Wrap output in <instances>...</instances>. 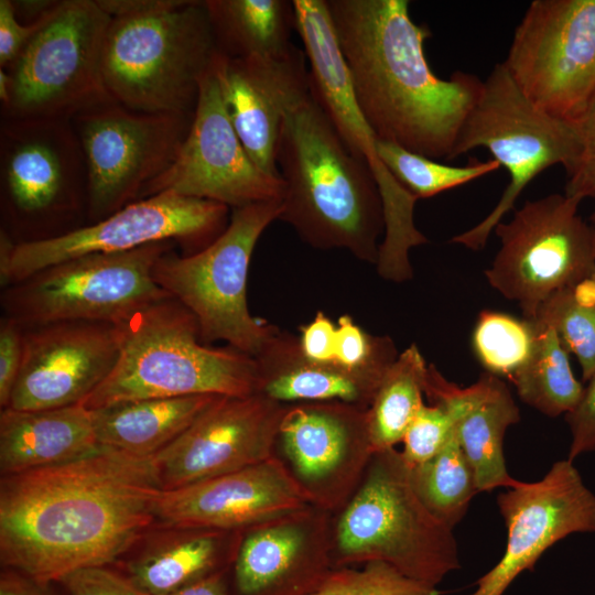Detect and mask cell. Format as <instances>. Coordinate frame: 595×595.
I'll return each mask as SVG.
<instances>
[{"label": "cell", "mask_w": 595, "mask_h": 595, "mask_svg": "<svg viewBox=\"0 0 595 595\" xmlns=\"http://www.w3.org/2000/svg\"><path fill=\"white\" fill-rule=\"evenodd\" d=\"M594 277V275H593ZM554 292L529 320L537 326L551 327L562 346L573 354L584 381L595 375V280Z\"/></svg>", "instance_id": "cell-34"}, {"label": "cell", "mask_w": 595, "mask_h": 595, "mask_svg": "<svg viewBox=\"0 0 595 595\" xmlns=\"http://www.w3.org/2000/svg\"><path fill=\"white\" fill-rule=\"evenodd\" d=\"M589 226L592 227V230H593V234H594V238H595V205H594V209L591 214V217H589Z\"/></svg>", "instance_id": "cell-51"}, {"label": "cell", "mask_w": 595, "mask_h": 595, "mask_svg": "<svg viewBox=\"0 0 595 595\" xmlns=\"http://www.w3.org/2000/svg\"><path fill=\"white\" fill-rule=\"evenodd\" d=\"M217 48L204 1L155 0L112 17L101 57L106 89L125 107L194 115Z\"/></svg>", "instance_id": "cell-5"}, {"label": "cell", "mask_w": 595, "mask_h": 595, "mask_svg": "<svg viewBox=\"0 0 595 595\" xmlns=\"http://www.w3.org/2000/svg\"><path fill=\"white\" fill-rule=\"evenodd\" d=\"M374 453L366 408L343 401L286 404L274 455L311 505L333 515L343 509Z\"/></svg>", "instance_id": "cell-16"}, {"label": "cell", "mask_w": 595, "mask_h": 595, "mask_svg": "<svg viewBox=\"0 0 595 595\" xmlns=\"http://www.w3.org/2000/svg\"><path fill=\"white\" fill-rule=\"evenodd\" d=\"M120 353L116 325L58 322L23 331L20 372L9 405L45 410L82 403L111 372Z\"/></svg>", "instance_id": "cell-21"}, {"label": "cell", "mask_w": 595, "mask_h": 595, "mask_svg": "<svg viewBox=\"0 0 595 595\" xmlns=\"http://www.w3.org/2000/svg\"><path fill=\"white\" fill-rule=\"evenodd\" d=\"M295 31L309 62L310 87L350 153L365 162L378 185L389 231L414 226L418 201L383 165L376 151L377 137L354 94L340 52L327 0H293Z\"/></svg>", "instance_id": "cell-20"}, {"label": "cell", "mask_w": 595, "mask_h": 595, "mask_svg": "<svg viewBox=\"0 0 595 595\" xmlns=\"http://www.w3.org/2000/svg\"><path fill=\"white\" fill-rule=\"evenodd\" d=\"M376 151L389 172L416 198H429L500 169L497 161L472 160L464 166L437 162L377 139Z\"/></svg>", "instance_id": "cell-35"}, {"label": "cell", "mask_w": 595, "mask_h": 595, "mask_svg": "<svg viewBox=\"0 0 595 595\" xmlns=\"http://www.w3.org/2000/svg\"><path fill=\"white\" fill-rule=\"evenodd\" d=\"M399 353L389 336H375L350 315L336 322L335 363L348 370L385 375Z\"/></svg>", "instance_id": "cell-38"}, {"label": "cell", "mask_w": 595, "mask_h": 595, "mask_svg": "<svg viewBox=\"0 0 595 595\" xmlns=\"http://www.w3.org/2000/svg\"><path fill=\"white\" fill-rule=\"evenodd\" d=\"M532 326L530 354L510 380L523 403L550 418L565 415L578 404L585 386L574 376L570 354L556 333L548 326Z\"/></svg>", "instance_id": "cell-31"}, {"label": "cell", "mask_w": 595, "mask_h": 595, "mask_svg": "<svg viewBox=\"0 0 595 595\" xmlns=\"http://www.w3.org/2000/svg\"><path fill=\"white\" fill-rule=\"evenodd\" d=\"M593 278H594V280H595V274H594V277H593Z\"/></svg>", "instance_id": "cell-52"}, {"label": "cell", "mask_w": 595, "mask_h": 595, "mask_svg": "<svg viewBox=\"0 0 595 595\" xmlns=\"http://www.w3.org/2000/svg\"><path fill=\"white\" fill-rule=\"evenodd\" d=\"M455 431V420L440 403H425L407 429L400 451L408 466L421 465L436 455Z\"/></svg>", "instance_id": "cell-39"}, {"label": "cell", "mask_w": 595, "mask_h": 595, "mask_svg": "<svg viewBox=\"0 0 595 595\" xmlns=\"http://www.w3.org/2000/svg\"><path fill=\"white\" fill-rule=\"evenodd\" d=\"M162 493L154 456L104 447L1 476V565L52 584L115 564L155 523Z\"/></svg>", "instance_id": "cell-1"}, {"label": "cell", "mask_w": 595, "mask_h": 595, "mask_svg": "<svg viewBox=\"0 0 595 595\" xmlns=\"http://www.w3.org/2000/svg\"><path fill=\"white\" fill-rule=\"evenodd\" d=\"M580 203L558 193L526 201L494 229L499 249L485 277L523 318H533L554 292L595 274V238L577 214Z\"/></svg>", "instance_id": "cell-11"}, {"label": "cell", "mask_w": 595, "mask_h": 595, "mask_svg": "<svg viewBox=\"0 0 595 595\" xmlns=\"http://www.w3.org/2000/svg\"><path fill=\"white\" fill-rule=\"evenodd\" d=\"M357 104L377 139L433 160H451L483 82L455 72L433 73L425 25L408 0H327Z\"/></svg>", "instance_id": "cell-2"}, {"label": "cell", "mask_w": 595, "mask_h": 595, "mask_svg": "<svg viewBox=\"0 0 595 595\" xmlns=\"http://www.w3.org/2000/svg\"><path fill=\"white\" fill-rule=\"evenodd\" d=\"M332 558L334 569L382 561L433 586L461 566L453 529L422 502L396 447L374 453L357 490L333 515Z\"/></svg>", "instance_id": "cell-6"}, {"label": "cell", "mask_w": 595, "mask_h": 595, "mask_svg": "<svg viewBox=\"0 0 595 595\" xmlns=\"http://www.w3.org/2000/svg\"><path fill=\"white\" fill-rule=\"evenodd\" d=\"M17 19L23 24H32L47 17L61 0H11Z\"/></svg>", "instance_id": "cell-48"}, {"label": "cell", "mask_w": 595, "mask_h": 595, "mask_svg": "<svg viewBox=\"0 0 595 595\" xmlns=\"http://www.w3.org/2000/svg\"><path fill=\"white\" fill-rule=\"evenodd\" d=\"M253 358L258 393L284 404L343 401L368 409L385 376L311 361L302 354L299 337L280 329Z\"/></svg>", "instance_id": "cell-27"}, {"label": "cell", "mask_w": 595, "mask_h": 595, "mask_svg": "<svg viewBox=\"0 0 595 595\" xmlns=\"http://www.w3.org/2000/svg\"><path fill=\"white\" fill-rule=\"evenodd\" d=\"M51 585L39 583L17 571L4 569L0 577V595H54Z\"/></svg>", "instance_id": "cell-46"}, {"label": "cell", "mask_w": 595, "mask_h": 595, "mask_svg": "<svg viewBox=\"0 0 595 595\" xmlns=\"http://www.w3.org/2000/svg\"><path fill=\"white\" fill-rule=\"evenodd\" d=\"M311 595H440L436 586L412 578L389 563L370 561L359 570L333 569Z\"/></svg>", "instance_id": "cell-37"}, {"label": "cell", "mask_w": 595, "mask_h": 595, "mask_svg": "<svg viewBox=\"0 0 595 595\" xmlns=\"http://www.w3.org/2000/svg\"><path fill=\"white\" fill-rule=\"evenodd\" d=\"M502 63L534 106L576 122L595 95V0H533Z\"/></svg>", "instance_id": "cell-13"}, {"label": "cell", "mask_w": 595, "mask_h": 595, "mask_svg": "<svg viewBox=\"0 0 595 595\" xmlns=\"http://www.w3.org/2000/svg\"><path fill=\"white\" fill-rule=\"evenodd\" d=\"M116 326L119 357L82 402L88 410L152 398L258 393L255 358L229 346L208 347L194 315L173 298L143 307Z\"/></svg>", "instance_id": "cell-4"}, {"label": "cell", "mask_w": 595, "mask_h": 595, "mask_svg": "<svg viewBox=\"0 0 595 595\" xmlns=\"http://www.w3.org/2000/svg\"><path fill=\"white\" fill-rule=\"evenodd\" d=\"M578 404L567 414L571 442L567 458L595 452V375L587 381Z\"/></svg>", "instance_id": "cell-43"}, {"label": "cell", "mask_w": 595, "mask_h": 595, "mask_svg": "<svg viewBox=\"0 0 595 595\" xmlns=\"http://www.w3.org/2000/svg\"><path fill=\"white\" fill-rule=\"evenodd\" d=\"M162 192L213 201L229 208L282 201L281 177L250 158L228 117L213 72L203 77L188 134L173 164L141 193Z\"/></svg>", "instance_id": "cell-17"}, {"label": "cell", "mask_w": 595, "mask_h": 595, "mask_svg": "<svg viewBox=\"0 0 595 595\" xmlns=\"http://www.w3.org/2000/svg\"><path fill=\"white\" fill-rule=\"evenodd\" d=\"M333 513L314 505L250 527L229 570L230 595H311L333 567Z\"/></svg>", "instance_id": "cell-22"}, {"label": "cell", "mask_w": 595, "mask_h": 595, "mask_svg": "<svg viewBox=\"0 0 595 595\" xmlns=\"http://www.w3.org/2000/svg\"><path fill=\"white\" fill-rule=\"evenodd\" d=\"M497 505L507 530L505 552L469 595H504L556 542L595 532V494L567 457L552 464L541 479L506 488Z\"/></svg>", "instance_id": "cell-18"}, {"label": "cell", "mask_w": 595, "mask_h": 595, "mask_svg": "<svg viewBox=\"0 0 595 595\" xmlns=\"http://www.w3.org/2000/svg\"><path fill=\"white\" fill-rule=\"evenodd\" d=\"M10 94V76L8 72L0 68V104L4 106L9 100Z\"/></svg>", "instance_id": "cell-50"}, {"label": "cell", "mask_w": 595, "mask_h": 595, "mask_svg": "<svg viewBox=\"0 0 595 595\" xmlns=\"http://www.w3.org/2000/svg\"><path fill=\"white\" fill-rule=\"evenodd\" d=\"M111 17L97 0H61L15 62L2 119H72L113 100L101 69Z\"/></svg>", "instance_id": "cell-9"}, {"label": "cell", "mask_w": 595, "mask_h": 595, "mask_svg": "<svg viewBox=\"0 0 595 595\" xmlns=\"http://www.w3.org/2000/svg\"><path fill=\"white\" fill-rule=\"evenodd\" d=\"M424 394L430 403L444 405L453 415L479 493L519 482L507 469L504 440L508 428L520 421V410L501 378L485 372L475 383L459 387L430 364Z\"/></svg>", "instance_id": "cell-25"}, {"label": "cell", "mask_w": 595, "mask_h": 595, "mask_svg": "<svg viewBox=\"0 0 595 595\" xmlns=\"http://www.w3.org/2000/svg\"><path fill=\"white\" fill-rule=\"evenodd\" d=\"M173 242L89 253L48 267L3 294L8 317L22 327L58 322L118 325L136 312L171 298L153 278L156 260Z\"/></svg>", "instance_id": "cell-10"}, {"label": "cell", "mask_w": 595, "mask_h": 595, "mask_svg": "<svg viewBox=\"0 0 595 595\" xmlns=\"http://www.w3.org/2000/svg\"><path fill=\"white\" fill-rule=\"evenodd\" d=\"M67 595H147L118 570L89 566L76 570L60 582Z\"/></svg>", "instance_id": "cell-41"}, {"label": "cell", "mask_w": 595, "mask_h": 595, "mask_svg": "<svg viewBox=\"0 0 595 595\" xmlns=\"http://www.w3.org/2000/svg\"><path fill=\"white\" fill-rule=\"evenodd\" d=\"M213 72L246 151L264 173L281 177L275 153L283 119L311 90L304 51L295 47L281 58H230L217 53Z\"/></svg>", "instance_id": "cell-24"}, {"label": "cell", "mask_w": 595, "mask_h": 595, "mask_svg": "<svg viewBox=\"0 0 595 595\" xmlns=\"http://www.w3.org/2000/svg\"><path fill=\"white\" fill-rule=\"evenodd\" d=\"M428 364L415 344L399 353L367 409L374 451L393 448L425 404Z\"/></svg>", "instance_id": "cell-32"}, {"label": "cell", "mask_w": 595, "mask_h": 595, "mask_svg": "<svg viewBox=\"0 0 595 595\" xmlns=\"http://www.w3.org/2000/svg\"><path fill=\"white\" fill-rule=\"evenodd\" d=\"M48 15L23 24L15 17L12 1L0 0V68L8 69L15 62Z\"/></svg>", "instance_id": "cell-44"}, {"label": "cell", "mask_w": 595, "mask_h": 595, "mask_svg": "<svg viewBox=\"0 0 595 595\" xmlns=\"http://www.w3.org/2000/svg\"><path fill=\"white\" fill-rule=\"evenodd\" d=\"M23 329L14 320L4 316L0 324V405H9L22 363Z\"/></svg>", "instance_id": "cell-42"}, {"label": "cell", "mask_w": 595, "mask_h": 595, "mask_svg": "<svg viewBox=\"0 0 595 595\" xmlns=\"http://www.w3.org/2000/svg\"><path fill=\"white\" fill-rule=\"evenodd\" d=\"M476 148L491 153L493 160L507 171L509 182L483 220L451 239L475 251L486 246L495 227L539 174L558 164L566 171L573 164L581 150V137L575 122L553 117L534 106L504 63H499L483 82L451 160Z\"/></svg>", "instance_id": "cell-8"}, {"label": "cell", "mask_w": 595, "mask_h": 595, "mask_svg": "<svg viewBox=\"0 0 595 595\" xmlns=\"http://www.w3.org/2000/svg\"><path fill=\"white\" fill-rule=\"evenodd\" d=\"M218 397L196 394L120 402L90 410L98 445L154 456L178 437Z\"/></svg>", "instance_id": "cell-29"}, {"label": "cell", "mask_w": 595, "mask_h": 595, "mask_svg": "<svg viewBox=\"0 0 595 595\" xmlns=\"http://www.w3.org/2000/svg\"><path fill=\"white\" fill-rule=\"evenodd\" d=\"M275 161L284 183L279 220L313 248L343 249L376 266L385 235L378 185L311 90L286 112Z\"/></svg>", "instance_id": "cell-3"}, {"label": "cell", "mask_w": 595, "mask_h": 595, "mask_svg": "<svg viewBox=\"0 0 595 595\" xmlns=\"http://www.w3.org/2000/svg\"><path fill=\"white\" fill-rule=\"evenodd\" d=\"M217 53L230 58H281L295 46L290 0H204Z\"/></svg>", "instance_id": "cell-30"}, {"label": "cell", "mask_w": 595, "mask_h": 595, "mask_svg": "<svg viewBox=\"0 0 595 595\" xmlns=\"http://www.w3.org/2000/svg\"><path fill=\"white\" fill-rule=\"evenodd\" d=\"M99 447L91 411L82 403L45 410H1V476L68 463Z\"/></svg>", "instance_id": "cell-28"}, {"label": "cell", "mask_w": 595, "mask_h": 595, "mask_svg": "<svg viewBox=\"0 0 595 595\" xmlns=\"http://www.w3.org/2000/svg\"><path fill=\"white\" fill-rule=\"evenodd\" d=\"M228 213L229 207L220 203L174 192L137 199L101 220L61 236L17 242L8 285L89 253L122 252L155 242H178L193 253L224 232Z\"/></svg>", "instance_id": "cell-14"}, {"label": "cell", "mask_w": 595, "mask_h": 595, "mask_svg": "<svg viewBox=\"0 0 595 595\" xmlns=\"http://www.w3.org/2000/svg\"><path fill=\"white\" fill-rule=\"evenodd\" d=\"M575 123L581 137V150L566 170L564 194L581 202L587 197L595 199V95Z\"/></svg>", "instance_id": "cell-40"}, {"label": "cell", "mask_w": 595, "mask_h": 595, "mask_svg": "<svg viewBox=\"0 0 595 595\" xmlns=\"http://www.w3.org/2000/svg\"><path fill=\"white\" fill-rule=\"evenodd\" d=\"M229 570L216 572L169 595H230Z\"/></svg>", "instance_id": "cell-47"}, {"label": "cell", "mask_w": 595, "mask_h": 595, "mask_svg": "<svg viewBox=\"0 0 595 595\" xmlns=\"http://www.w3.org/2000/svg\"><path fill=\"white\" fill-rule=\"evenodd\" d=\"M310 502L275 455L258 464L163 490L155 523L244 531Z\"/></svg>", "instance_id": "cell-23"}, {"label": "cell", "mask_w": 595, "mask_h": 595, "mask_svg": "<svg viewBox=\"0 0 595 595\" xmlns=\"http://www.w3.org/2000/svg\"><path fill=\"white\" fill-rule=\"evenodd\" d=\"M242 532L154 523L118 571L147 595H169L230 569Z\"/></svg>", "instance_id": "cell-26"}, {"label": "cell", "mask_w": 595, "mask_h": 595, "mask_svg": "<svg viewBox=\"0 0 595 595\" xmlns=\"http://www.w3.org/2000/svg\"><path fill=\"white\" fill-rule=\"evenodd\" d=\"M534 328L527 318L484 310L479 313L472 336L477 360L488 374L511 379L528 358Z\"/></svg>", "instance_id": "cell-36"}, {"label": "cell", "mask_w": 595, "mask_h": 595, "mask_svg": "<svg viewBox=\"0 0 595 595\" xmlns=\"http://www.w3.org/2000/svg\"><path fill=\"white\" fill-rule=\"evenodd\" d=\"M281 212L280 201L234 208L227 228L207 247L183 256L170 249L156 260L154 281L194 315L204 344L225 340L256 357L279 331L251 315L247 278L259 238Z\"/></svg>", "instance_id": "cell-7"}, {"label": "cell", "mask_w": 595, "mask_h": 595, "mask_svg": "<svg viewBox=\"0 0 595 595\" xmlns=\"http://www.w3.org/2000/svg\"><path fill=\"white\" fill-rule=\"evenodd\" d=\"M193 118L136 111L109 100L71 119L86 160L91 223L140 198L175 161Z\"/></svg>", "instance_id": "cell-12"}, {"label": "cell", "mask_w": 595, "mask_h": 595, "mask_svg": "<svg viewBox=\"0 0 595 595\" xmlns=\"http://www.w3.org/2000/svg\"><path fill=\"white\" fill-rule=\"evenodd\" d=\"M299 344L305 358L314 363H335L336 323L322 311L300 327Z\"/></svg>", "instance_id": "cell-45"}, {"label": "cell", "mask_w": 595, "mask_h": 595, "mask_svg": "<svg viewBox=\"0 0 595 595\" xmlns=\"http://www.w3.org/2000/svg\"><path fill=\"white\" fill-rule=\"evenodd\" d=\"M410 477L425 507L452 529L464 518L473 497L479 493L456 428L436 455L410 468Z\"/></svg>", "instance_id": "cell-33"}, {"label": "cell", "mask_w": 595, "mask_h": 595, "mask_svg": "<svg viewBox=\"0 0 595 595\" xmlns=\"http://www.w3.org/2000/svg\"><path fill=\"white\" fill-rule=\"evenodd\" d=\"M2 199L20 227L44 229L88 209V172L71 119H2Z\"/></svg>", "instance_id": "cell-15"}, {"label": "cell", "mask_w": 595, "mask_h": 595, "mask_svg": "<svg viewBox=\"0 0 595 595\" xmlns=\"http://www.w3.org/2000/svg\"><path fill=\"white\" fill-rule=\"evenodd\" d=\"M285 408L261 393L218 397L154 455L162 489L185 487L270 458Z\"/></svg>", "instance_id": "cell-19"}, {"label": "cell", "mask_w": 595, "mask_h": 595, "mask_svg": "<svg viewBox=\"0 0 595 595\" xmlns=\"http://www.w3.org/2000/svg\"><path fill=\"white\" fill-rule=\"evenodd\" d=\"M17 242L13 241L12 236L3 228L0 232V281L1 286L8 285V272L11 263L13 250Z\"/></svg>", "instance_id": "cell-49"}]
</instances>
